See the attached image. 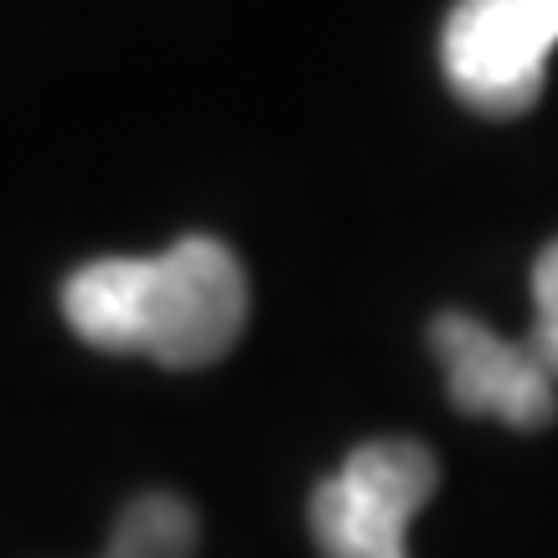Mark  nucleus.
I'll list each match as a JSON object with an SVG mask.
<instances>
[{
    "mask_svg": "<svg viewBox=\"0 0 558 558\" xmlns=\"http://www.w3.org/2000/svg\"><path fill=\"white\" fill-rule=\"evenodd\" d=\"M429 352L460 414L501 418L512 429H548L558 418V378L527 341H507L465 311H445L429 326Z\"/></svg>",
    "mask_w": 558,
    "mask_h": 558,
    "instance_id": "obj_4",
    "label": "nucleus"
},
{
    "mask_svg": "<svg viewBox=\"0 0 558 558\" xmlns=\"http://www.w3.org/2000/svg\"><path fill=\"white\" fill-rule=\"evenodd\" d=\"M558 47V0H456L439 32V68L486 120H518L543 94Z\"/></svg>",
    "mask_w": 558,
    "mask_h": 558,
    "instance_id": "obj_2",
    "label": "nucleus"
},
{
    "mask_svg": "<svg viewBox=\"0 0 558 558\" xmlns=\"http://www.w3.org/2000/svg\"><path fill=\"white\" fill-rule=\"evenodd\" d=\"M109 554L120 558H192L197 554V512L177 492H145L120 512Z\"/></svg>",
    "mask_w": 558,
    "mask_h": 558,
    "instance_id": "obj_5",
    "label": "nucleus"
},
{
    "mask_svg": "<svg viewBox=\"0 0 558 558\" xmlns=\"http://www.w3.org/2000/svg\"><path fill=\"white\" fill-rule=\"evenodd\" d=\"M73 337L160 367H207L248 326V275L222 239L192 233L156 259H94L62 284Z\"/></svg>",
    "mask_w": 558,
    "mask_h": 558,
    "instance_id": "obj_1",
    "label": "nucleus"
},
{
    "mask_svg": "<svg viewBox=\"0 0 558 558\" xmlns=\"http://www.w3.org/2000/svg\"><path fill=\"white\" fill-rule=\"evenodd\" d=\"M439 465L418 439H367L311 497L320 558H409V522L435 497Z\"/></svg>",
    "mask_w": 558,
    "mask_h": 558,
    "instance_id": "obj_3",
    "label": "nucleus"
},
{
    "mask_svg": "<svg viewBox=\"0 0 558 558\" xmlns=\"http://www.w3.org/2000/svg\"><path fill=\"white\" fill-rule=\"evenodd\" d=\"M533 305H538V316H533L527 347H533V357L558 378V239L548 243L538 254V264H533Z\"/></svg>",
    "mask_w": 558,
    "mask_h": 558,
    "instance_id": "obj_6",
    "label": "nucleus"
},
{
    "mask_svg": "<svg viewBox=\"0 0 558 558\" xmlns=\"http://www.w3.org/2000/svg\"><path fill=\"white\" fill-rule=\"evenodd\" d=\"M104 558H120V554H104Z\"/></svg>",
    "mask_w": 558,
    "mask_h": 558,
    "instance_id": "obj_7",
    "label": "nucleus"
}]
</instances>
